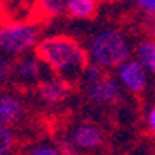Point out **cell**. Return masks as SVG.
I'll return each instance as SVG.
<instances>
[{
  "label": "cell",
  "mask_w": 155,
  "mask_h": 155,
  "mask_svg": "<svg viewBox=\"0 0 155 155\" xmlns=\"http://www.w3.org/2000/svg\"><path fill=\"white\" fill-rule=\"evenodd\" d=\"M36 56L58 77L73 80L82 75L89 63L87 50L68 36H50L39 41Z\"/></svg>",
  "instance_id": "cell-1"
},
{
  "label": "cell",
  "mask_w": 155,
  "mask_h": 155,
  "mask_svg": "<svg viewBox=\"0 0 155 155\" xmlns=\"http://www.w3.org/2000/svg\"><path fill=\"white\" fill-rule=\"evenodd\" d=\"M89 61L99 65L101 68H118L121 63L130 60L131 46L126 36L116 29H104L91 38L87 45Z\"/></svg>",
  "instance_id": "cell-2"
},
{
  "label": "cell",
  "mask_w": 155,
  "mask_h": 155,
  "mask_svg": "<svg viewBox=\"0 0 155 155\" xmlns=\"http://www.w3.org/2000/svg\"><path fill=\"white\" fill-rule=\"evenodd\" d=\"M39 29L29 22H9L0 28V51L7 56H24L39 45Z\"/></svg>",
  "instance_id": "cell-3"
},
{
  "label": "cell",
  "mask_w": 155,
  "mask_h": 155,
  "mask_svg": "<svg viewBox=\"0 0 155 155\" xmlns=\"http://www.w3.org/2000/svg\"><path fill=\"white\" fill-rule=\"evenodd\" d=\"M48 67L43 63L36 55H24L12 63V80L21 87H34L36 89L39 84L48 77Z\"/></svg>",
  "instance_id": "cell-4"
},
{
  "label": "cell",
  "mask_w": 155,
  "mask_h": 155,
  "mask_svg": "<svg viewBox=\"0 0 155 155\" xmlns=\"http://www.w3.org/2000/svg\"><path fill=\"white\" fill-rule=\"evenodd\" d=\"M116 80L130 94H141L148 84V72L138 60H126L116 68Z\"/></svg>",
  "instance_id": "cell-5"
},
{
  "label": "cell",
  "mask_w": 155,
  "mask_h": 155,
  "mask_svg": "<svg viewBox=\"0 0 155 155\" xmlns=\"http://www.w3.org/2000/svg\"><path fill=\"white\" fill-rule=\"evenodd\" d=\"M87 97L97 106H116L123 101V87L116 77L104 75L97 82L87 85Z\"/></svg>",
  "instance_id": "cell-6"
},
{
  "label": "cell",
  "mask_w": 155,
  "mask_h": 155,
  "mask_svg": "<svg viewBox=\"0 0 155 155\" xmlns=\"http://www.w3.org/2000/svg\"><path fill=\"white\" fill-rule=\"evenodd\" d=\"M72 94V87L70 82L63 77L58 75H48L39 85L36 87V97L39 102L46 106H56L61 104L70 97Z\"/></svg>",
  "instance_id": "cell-7"
},
{
  "label": "cell",
  "mask_w": 155,
  "mask_h": 155,
  "mask_svg": "<svg viewBox=\"0 0 155 155\" xmlns=\"http://www.w3.org/2000/svg\"><path fill=\"white\" fill-rule=\"evenodd\" d=\"M26 104L21 96L10 91H0V126L12 128L22 121Z\"/></svg>",
  "instance_id": "cell-8"
},
{
  "label": "cell",
  "mask_w": 155,
  "mask_h": 155,
  "mask_svg": "<svg viewBox=\"0 0 155 155\" xmlns=\"http://www.w3.org/2000/svg\"><path fill=\"white\" fill-rule=\"evenodd\" d=\"M68 137L77 145L80 152H92L97 150L102 141H104V133L99 126L94 123H78L70 130Z\"/></svg>",
  "instance_id": "cell-9"
},
{
  "label": "cell",
  "mask_w": 155,
  "mask_h": 155,
  "mask_svg": "<svg viewBox=\"0 0 155 155\" xmlns=\"http://www.w3.org/2000/svg\"><path fill=\"white\" fill-rule=\"evenodd\" d=\"M137 60L155 77V41H143L137 48Z\"/></svg>",
  "instance_id": "cell-10"
},
{
  "label": "cell",
  "mask_w": 155,
  "mask_h": 155,
  "mask_svg": "<svg viewBox=\"0 0 155 155\" xmlns=\"http://www.w3.org/2000/svg\"><path fill=\"white\" fill-rule=\"evenodd\" d=\"M96 4L97 0H68L67 12L75 19H87L94 14Z\"/></svg>",
  "instance_id": "cell-11"
},
{
  "label": "cell",
  "mask_w": 155,
  "mask_h": 155,
  "mask_svg": "<svg viewBox=\"0 0 155 155\" xmlns=\"http://www.w3.org/2000/svg\"><path fill=\"white\" fill-rule=\"evenodd\" d=\"M17 145V138L12 128L0 126V155H12Z\"/></svg>",
  "instance_id": "cell-12"
},
{
  "label": "cell",
  "mask_w": 155,
  "mask_h": 155,
  "mask_svg": "<svg viewBox=\"0 0 155 155\" xmlns=\"http://www.w3.org/2000/svg\"><path fill=\"white\" fill-rule=\"evenodd\" d=\"M24 155H61L58 145L53 141H36L24 152Z\"/></svg>",
  "instance_id": "cell-13"
},
{
  "label": "cell",
  "mask_w": 155,
  "mask_h": 155,
  "mask_svg": "<svg viewBox=\"0 0 155 155\" xmlns=\"http://www.w3.org/2000/svg\"><path fill=\"white\" fill-rule=\"evenodd\" d=\"M39 5L46 15L56 17V15H61L63 12H67L68 0H39Z\"/></svg>",
  "instance_id": "cell-14"
},
{
  "label": "cell",
  "mask_w": 155,
  "mask_h": 155,
  "mask_svg": "<svg viewBox=\"0 0 155 155\" xmlns=\"http://www.w3.org/2000/svg\"><path fill=\"white\" fill-rule=\"evenodd\" d=\"M106 73H104V68H101L99 65L92 63V61H89V63L85 65V68H84L82 75H80V78H82L84 82H85V85H91V84L97 82L99 78H102Z\"/></svg>",
  "instance_id": "cell-15"
},
{
  "label": "cell",
  "mask_w": 155,
  "mask_h": 155,
  "mask_svg": "<svg viewBox=\"0 0 155 155\" xmlns=\"http://www.w3.org/2000/svg\"><path fill=\"white\" fill-rule=\"evenodd\" d=\"M56 145H58L61 155H80V150L77 148V145L72 141L70 137H61L56 141Z\"/></svg>",
  "instance_id": "cell-16"
},
{
  "label": "cell",
  "mask_w": 155,
  "mask_h": 155,
  "mask_svg": "<svg viewBox=\"0 0 155 155\" xmlns=\"http://www.w3.org/2000/svg\"><path fill=\"white\" fill-rule=\"evenodd\" d=\"M10 70H12V63L10 60L7 58V55H4L0 51V87L7 82V78L10 75Z\"/></svg>",
  "instance_id": "cell-17"
},
{
  "label": "cell",
  "mask_w": 155,
  "mask_h": 155,
  "mask_svg": "<svg viewBox=\"0 0 155 155\" xmlns=\"http://www.w3.org/2000/svg\"><path fill=\"white\" fill-rule=\"evenodd\" d=\"M137 4L145 14L155 15V0H137Z\"/></svg>",
  "instance_id": "cell-18"
},
{
  "label": "cell",
  "mask_w": 155,
  "mask_h": 155,
  "mask_svg": "<svg viewBox=\"0 0 155 155\" xmlns=\"http://www.w3.org/2000/svg\"><path fill=\"white\" fill-rule=\"evenodd\" d=\"M147 126L155 135V106H152L150 111L147 113Z\"/></svg>",
  "instance_id": "cell-19"
},
{
  "label": "cell",
  "mask_w": 155,
  "mask_h": 155,
  "mask_svg": "<svg viewBox=\"0 0 155 155\" xmlns=\"http://www.w3.org/2000/svg\"><path fill=\"white\" fill-rule=\"evenodd\" d=\"M147 31L150 32V36L155 38V15H150V19L147 21Z\"/></svg>",
  "instance_id": "cell-20"
}]
</instances>
